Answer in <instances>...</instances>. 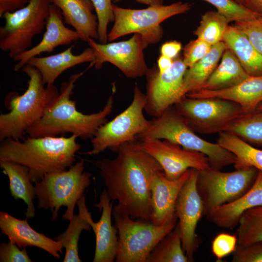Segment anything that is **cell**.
<instances>
[{"label": "cell", "instance_id": "6da1fadb", "mask_svg": "<svg viewBox=\"0 0 262 262\" xmlns=\"http://www.w3.org/2000/svg\"><path fill=\"white\" fill-rule=\"evenodd\" d=\"M113 159L95 162L112 201L113 211L133 219L151 221V191L155 176L163 171L136 137L121 145Z\"/></svg>", "mask_w": 262, "mask_h": 262}, {"label": "cell", "instance_id": "7a4b0ae2", "mask_svg": "<svg viewBox=\"0 0 262 262\" xmlns=\"http://www.w3.org/2000/svg\"><path fill=\"white\" fill-rule=\"evenodd\" d=\"M83 72L71 75L61 85L59 93L50 103L41 118L26 133L32 137L59 136L66 133L82 139H92L99 128L107 122L114 106L115 87L103 109L97 113L84 114L79 111L71 99L75 83Z\"/></svg>", "mask_w": 262, "mask_h": 262}, {"label": "cell", "instance_id": "3957f363", "mask_svg": "<svg viewBox=\"0 0 262 262\" xmlns=\"http://www.w3.org/2000/svg\"><path fill=\"white\" fill-rule=\"evenodd\" d=\"M77 136H44L26 139L12 138L0 141V161L15 162L27 166L31 180L35 183L45 175L66 170L76 161L81 146Z\"/></svg>", "mask_w": 262, "mask_h": 262}, {"label": "cell", "instance_id": "277c9868", "mask_svg": "<svg viewBox=\"0 0 262 262\" xmlns=\"http://www.w3.org/2000/svg\"><path fill=\"white\" fill-rule=\"evenodd\" d=\"M28 77V87L22 95L10 92L4 104L9 112L0 115V140L21 139L27 130L38 121L59 91L54 85L43 82L38 70L30 65L21 69Z\"/></svg>", "mask_w": 262, "mask_h": 262}, {"label": "cell", "instance_id": "5b68a950", "mask_svg": "<svg viewBox=\"0 0 262 262\" xmlns=\"http://www.w3.org/2000/svg\"><path fill=\"white\" fill-rule=\"evenodd\" d=\"M140 141L166 139L190 150L199 152L208 159L211 167L220 170L234 164L235 156L217 143L198 136L186 124L174 105L150 120L147 128L137 136Z\"/></svg>", "mask_w": 262, "mask_h": 262}, {"label": "cell", "instance_id": "8992f818", "mask_svg": "<svg viewBox=\"0 0 262 262\" xmlns=\"http://www.w3.org/2000/svg\"><path fill=\"white\" fill-rule=\"evenodd\" d=\"M91 177V174L84 171L83 160L66 170L45 175L40 180L34 183L38 208L50 210L54 221L60 208L65 206L66 210L62 217L69 221L74 214L78 201L90 185Z\"/></svg>", "mask_w": 262, "mask_h": 262}, {"label": "cell", "instance_id": "52a82bcc", "mask_svg": "<svg viewBox=\"0 0 262 262\" xmlns=\"http://www.w3.org/2000/svg\"><path fill=\"white\" fill-rule=\"evenodd\" d=\"M51 0H31L24 7L5 13L0 27V49L14 59L30 49L33 37L46 28Z\"/></svg>", "mask_w": 262, "mask_h": 262}, {"label": "cell", "instance_id": "ba28073f", "mask_svg": "<svg viewBox=\"0 0 262 262\" xmlns=\"http://www.w3.org/2000/svg\"><path fill=\"white\" fill-rule=\"evenodd\" d=\"M113 215L118 234L116 262H146L155 246L177 224L175 221L158 226L115 211Z\"/></svg>", "mask_w": 262, "mask_h": 262}, {"label": "cell", "instance_id": "9c48e42d", "mask_svg": "<svg viewBox=\"0 0 262 262\" xmlns=\"http://www.w3.org/2000/svg\"><path fill=\"white\" fill-rule=\"evenodd\" d=\"M146 102V95L136 84L130 105L99 128L91 139L92 149L84 154L95 155L107 149L116 152L121 145L137 137L150 123L144 115Z\"/></svg>", "mask_w": 262, "mask_h": 262}, {"label": "cell", "instance_id": "30bf717a", "mask_svg": "<svg viewBox=\"0 0 262 262\" xmlns=\"http://www.w3.org/2000/svg\"><path fill=\"white\" fill-rule=\"evenodd\" d=\"M174 106L194 131L203 134L227 131L243 113L238 104L219 98H192L185 95Z\"/></svg>", "mask_w": 262, "mask_h": 262}, {"label": "cell", "instance_id": "8fae6325", "mask_svg": "<svg viewBox=\"0 0 262 262\" xmlns=\"http://www.w3.org/2000/svg\"><path fill=\"white\" fill-rule=\"evenodd\" d=\"M258 172L252 167L230 172L211 166L198 170L196 187L203 203L204 214L246 193L252 185Z\"/></svg>", "mask_w": 262, "mask_h": 262}, {"label": "cell", "instance_id": "7c38bea8", "mask_svg": "<svg viewBox=\"0 0 262 262\" xmlns=\"http://www.w3.org/2000/svg\"><path fill=\"white\" fill-rule=\"evenodd\" d=\"M87 42L95 55V60L90 66H94L96 68L100 69L103 63L109 62L128 78H135L146 75L148 68L143 50L150 44L141 33H134L129 40L120 42L101 44L89 38Z\"/></svg>", "mask_w": 262, "mask_h": 262}, {"label": "cell", "instance_id": "4fadbf2b", "mask_svg": "<svg viewBox=\"0 0 262 262\" xmlns=\"http://www.w3.org/2000/svg\"><path fill=\"white\" fill-rule=\"evenodd\" d=\"M183 59L177 58L166 72L160 73L158 67L148 69L146 74L147 93L145 111L156 117L166 109L179 102L185 96L183 78L187 69Z\"/></svg>", "mask_w": 262, "mask_h": 262}, {"label": "cell", "instance_id": "5bb4252c", "mask_svg": "<svg viewBox=\"0 0 262 262\" xmlns=\"http://www.w3.org/2000/svg\"><path fill=\"white\" fill-rule=\"evenodd\" d=\"M191 5L176 2L167 5L149 6L141 9L121 8L113 5L114 24L108 33V41H113L131 33H143L155 30L165 19L189 11Z\"/></svg>", "mask_w": 262, "mask_h": 262}, {"label": "cell", "instance_id": "9a60e30c", "mask_svg": "<svg viewBox=\"0 0 262 262\" xmlns=\"http://www.w3.org/2000/svg\"><path fill=\"white\" fill-rule=\"evenodd\" d=\"M198 171L191 168L190 176L179 195L175 205L182 245L188 262L194 261L195 253L201 243L196 229L204 213L203 203L196 187Z\"/></svg>", "mask_w": 262, "mask_h": 262}, {"label": "cell", "instance_id": "2e32d148", "mask_svg": "<svg viewBox=\"0 0 262 262\" xmlns=\"http://www.w3.org/2000/svg\"><path fill=\"white\" fill-rule=\"evenodd\" d=\"M141 142L144 150L159 163L165 176L170 180L178 179L189 169L201 170L210 166L204 154L168 140L153 139Z\"/></svg>", "mask_w": 262, "mask_h": 262}, {"label": "cell", "instance_id": "e0dca14e", "mask_svg": "<svg viewBox=\"0 0 262 262\" xmlns=\"http://www.w3.org/2000/svg\"><path fill=\"white\" fill-rule=\"evenodd\" d=\"M191 169L175 180L166 178L164 172L158 173L153 180L151 191V222L163 226L178 219L175 205L179 195L190 174Z\"/></svg>", "mask_w": 262, "mask_h": 262}, {"label": "cell", "instance_id": "ac0fdd59", "mask_svg": "<svg viewBox=\"0 0 262 262\" xmlns=\"http://www.w3.org/2000/svg\"><path fill=\"white\" fill-rule=\"evenodd\" d=\"M63 20L60 9L51 3L46 25V31L42 40L36 46L13 59L17 62L14 67L15 71L21 70L33 57L42 53L51 52L58 46L68 45L81 39L80 35L75 30L65 25Z\"/></svg>", "mask_w": 262, "mask_h": 262}, {"label": "cell", "instance_id": "d6986e66", "mask_svg": "<svg viewBox=\"0 0 262 262\" xmlns=\"http://www.w3.org/2000/svg\"><path fill=\"white\" fill-rule=\"evenodd\" d=\"M106 189L101 193L99 202L95 204L101 215L97 222H94L91 213L87 219L96 237V247L93 262H113L116 258L118 250V230L112 224L113 203Z\"/></svg>", "mask_w": 262, "mask_h": 262}, {"label": "cell", "instance_id": "ffe728a7", "mask_svg": "<svg viewBox=\"0 0 262 262\" xmlns=\"http://www.w3.org/2000/svg\"><path fill=\"white\" fill-rule=\"evenodd\" d=\"M0 228L2 233L20 248L37 247L57 259L60 257L59 253H62L64 247L60 242L34 230L28 224L27 218L20 220L6 212H0Z\"/></svg>", "mask_w": 262, "mask_h": 262}, {"label": "cell", "instance_id": "44dd1931", "mask_svg": "<svg viewBox=\"0 0 262 262\" xmlns=\"http://www.w3.org/2000/svg\"><path fill=\"white\" fill-rule=\"evenodd\" d=\"M192 98H219L233 101L243 113L253 112L262 102V76H249L238 84L218 90L200 89L186 95Z\"/></svg>", "mask_w": 262, "mask_h": 262}, {"label": "cell", "instance_id": "7402d4cb", "mask_svg": "<svg viewBox=\"0 0 262 262\" xmlns=\"http://www.w3.org/2000/svg\"><path fill=\"white\" fill-rule=\"evenodd\" d=\"M262 204V172L258 171L249 189L237 199L210 211L206 215L217 227L233 229L244 212Z\"/></svg>", "mask_w": 262, "mask_h": 262}, {"label": "cell", "instance_id": "603a6c76", "mask_svg": "<svg viewBox=\"0 0 262 262\" xmlns=\"http://www.w3.org/2000/svg\"><path fill=\"white\" fill-rule=\"evenodd\" d=\"M73 47L74 45H72L60 53L50 56L33 57L27 64L38 70L45 85H52L57 78L67 69L83 63L91 64L95 60L94 51L90 47L78 55L73 53Z\"/></svg>", "mask_w": 262, "mask_h": 262}, {"label": "cell", "instance_id": "cb8c5ba5", "mask_svg": "<svg viewBox=\"0 0 262 262\" xmlns=\"http://www.w3.org/2000/svg\"><path fill=\"white\" fill-rule=\"evenodd\" d=\"M62 12L65 22L71 26L87 42L89 38H98V21L93 13L94 7L91 0H51Z\"/></svg>", "mask_w": 262, "mask_h": 262}, {"label": "cell", "instance_id": "d4e9b609", "mask_svg": "<svg viewBox=\"0 0 262 262\" xmlns=\"http://www.w3.org/2000/svg\"><path fill=\"white\" fill-rule=\"evenodd\" d=\"M222 41L249 76H262V55L243 33L229 25Z\"/></svg>", "mask_w": 262, "mask_h": 262}, {"label": "cell", "instance_id": "484cf974", "mask_svg": "<svg viewBox=\"0 0 262 262\" xmlns=\"http://www.w3.org/2000/svg\"><path fill=\"white\" fill-rule=\"evenodd\" d=\"M0 167L9 180V190L11 196L16 200L24 201L27 206L26 218L35 215L33 200L36 196L34 186L31 180L29 168L23 165L13 162L0 161Z\"/></svg>", "mask_w": 262, "mask_h": 262}, {"label": "cell", "instance_id": "4316f807", "mask_svg": "<svg viewBox=\"0 0 262 262\" xmlns=\"http://www.w3.org/2000/svg\"><path fill=\"white\" fill-rule=\"evenodd\" d=\"M249 76L234 53L227 48L221 57L220 64L200 89H226L238 84Z\"/></svg>", "mask_w": 262, "mask_h": 262}, {"label": "cell", "instance_id": "83f0119b", "mask_svg": "<svg viewBox=\"0 0 262 262\" xmlns=\"http://www.w3.org/2000/svg\"><path fill=\"white\" fill-rule=\"evenodd\" d=\"M227 46L223 41L212 46L209 52L187 69L183 78L185 95L200 89L218 65Z\"/></svg>", "mask_w": 262, "mask_h": 262}, {"label": "cell", "instance_id": "f1b7e54d", "mask_svg": "<svg viewBox=\"0 0 262 262\" xmlns=\"http://www.w3.org/2000/svg\"><path fill=\"white\" fill-rule=\"evenodd\" d=\"M79 214H74L69 221L67 229L54 237V240L60 242L65 248L66 254L64 262H81L78 254V242L82 230L89 231L91 226L87 219L89 213L85 204L84 196L77 202Z\"/></svg>", "mask_w": 262, "mask_h": 262}, {"label": "cell", "instance_id": "f546056e", "mask_svg": "<svg viewBox=\"0 0 262 262\" xmlns=\"http://www.w3.org/2000/svg\"><path fill=\"white\" fill-rule=\"evenodd\" d=\"M217 143L234 155L236 170L252 167L262 172V149L228 131L219 133Z\"/></svg>", "mask_w": 262, "mask_h": 262}, {"label": "cell", "instance_id": "4dcf8cb0", "mask_svg": "<svg viewBox=\"0 0 262 262\" xmlns=\"http://www.w3.org/2000/svg\"><path fill=\"white\" fill-rule=\"evenodd\" d=\"M178 223L155 246L146 262H187Z\"/></svg>", "mask_w": 262, "mask_h": 262}, {"label": "cell", "instance_id": "1f68e13d", "mask_svg": "<svg viewBox=\"0 0 262 262\" xmlns=\"http://www.w3.org/2000/svg\"><path fill=\"white\" fill-rule=\"evenodd\" d=\"M226 131L247 143L262 146V110L243 113Z\"/></svg>", "mask_w": 262, "mask_h": 262}, {"label": "cell", "instance_id": "d6a6232c", "mask_svg": "<svg viewBox=\"0 0 262 262\" xmlns=\"http://www.w3.org/2000/svg\"><path fill=\"white\" fill-rule=\"evenodd\" d=\"M237 245H247L262 241V204L241 215L236 231Z\"/></svg>", "mask_w": 262, "mask_h": 262}, {"label": "cell", "instance_id": "836d02e7", "mask_svg": "<svg viewBox=\"0 0 262 262\" xmlns=\"http://www.w3.org/2000/svg\"><path fill=\"white\" fill-rule=\"evenodd\" d=\"M229 22L217 11H209L202 16L199 26L194 33L197 38L213 46L222 41Z\"/></svg>", "mask_w": 262, "mask_h": 262}, {"label": "cell", "instance_id": "e575fe53", "mask_svg": "<svg viewBox=\"0 0 262 262\" xmlns=\"http://www.w3.org/2000/svg\"><path fill=\"white\" fill-rule=\"evenodd\" d=\"M201 0L207 2L214 6L217 11L224 16L229 22L241 21L261 16L235 0Z\"/></svg>", "mask_w": 262, "mask_h": 262}, {"label": "cell", "instance_id": "d590c367", "mask_svg": "<svg viewBox=\"0 0 262 262\" xmlns=\"http://www.w3.org/2000/svg\"><path fill=\"white\" fill-rule=\"evenodd\" d=\"M91 0L94 7L98 21V40L101 44H106L108 41V24L115 20L112 0Z\"/></svg>", "mask_w": 262, "mask_h": 262}, {"label": "cell", "instance_id": "8d00e7d4", "mask_svg": "<svg viewBox=\"0 0 262 262\" xmlns=\"http://www.w3.org/2000/svg\"><path fill=\"white\" fill-rule=\"evenodd\" d=\"M234 26L247 37L262 55V16L235 22Z\"/></svg>", "mask_w": 262, "mask_h": 262}, {"label": "cell", "instance_id": "74e56055", "mask_svg": "<svg viewBox=\"0 0 262 262\" xmlns=\"http://www.w3.org/2000/svg\"><path fill=\"white\" fill-rule=\"evenodd\" d=\"M237 246L236 235L226 232L218 234L212 243V251L217 260H221L232 253Z\"/></svg>", "mask_w": 262, "mask_h": 262}, {"label": "cell", "instance_id": "f35d334b", "mask_svg": "<svg viewBox=\"0 0 262 262\" xmlns=\"http://www.w3.org/2000/svg\"><path fill=\"white\" fill-rule=\"evenodd\" d=\"M211 47V45L198 38L191 40L183 49L184 63L188 67H191L205 56Z\"/></svg>", "mask_w": 262, "mask_h": 262}, {"label": "cell", "instance_id": "ab89813d", "mask_svg": "<svg viewBox=\"0 0 262 262\" xmlns=\"http://www.w3.org/2000/svg\"><path fill=\"white\" fill-rule=\"evenodd\" d=\"M232 262H262V241L247 245H237Z\"/></svg>", "mask_w": 262, "mask_h": 262}, {"label": "cell", "instance_id": "60d3db41", "mask_svg": "<svg viewBox=\"0 0 262 262\" xmlns=\"http://www.w3.org/2000/svg\"><path fill=\"white\" fill-rule=\"evenodd\" d=\"M0 262H31L26 248H20L15 243L9 241L0 245Z\"/></svg>", "mask_w": 262, "mask_h": 262}, {"label": "cell", "instance_id": "b9f144b4", "mask_svg": "<svg viewBox=\"0 0 262 262\" xmlns=\"http://www.w3.org/2000/svg\"><path fill=\"white\" fill-rule=\"evenodd\" d=\"M31 0H0V17L7 12H12L26 5Z\"/></svg>", "mask_w": 262, "mask_h": 262}, {"label": "cell", "instance_id": "7bdbcfd3", "mask_svg": "<svg viewBox=\"0 0 262 262\" xmlns=\"http://www.w3.org/2000/svg\"><path fill=\"white\" fill-rule=\"evenodd\" d=\"M181 49V44L176 40L164 43L161 48V55L172 59L175 58Z\"/></svg>", "mask_w": 262, "mask_h": 262}, {"label": "cell", "instance_id": "ee69618b", "mask_svg": "<svg viewBox=\"0 0 262 262\" xmlns=\"http://www.w3.org/2000/svg\"><path fill=\"white\" fill-rule=\"evenodd\" d=\"M173 61L169 57L161 55L157 61L159 72L162 74L167 71L172 66Z\"/></svg>", "mask_w": 262, "mask_h": 262}, {"label": "cell", "instance_id": "f6af8a7d", "mask_svg": "<svg viewBox=\"0 0 262 262\" xmlns=\"http://www.w3.org/2000/svg\"><path fill=\"white\" fill-rule=\"evenodd\" d=\"M245 6L250 10L262 16V0H246Z\"/></svg>", "mask_w": 262, "mask_h": 262}, {"label": "cell", "instance_id": "bcb514c9", "mask_svg": "<svg viewBox=\"0 0 262 262\" xmlns=\"http://www.w3.org/2000/svg\"><path fill=\"white\" fill-rule=\"evenodd\" d=\"M120 0H115L116 1H119ZM137 2L147 5L148 6H157L163 5V0H135Z\"/></svg>", "mask_w": 262, "mask_h": 262}, {"label": "cell", "instance_id": "7dc6e473", "mask_svg": "<svg viewBox=\"0 0 262 262\" xmlns=\"http://www.w3.org/2000/svg\"><path fill=\"white\" fill-rule=\"evenodd\" d=\"M237 2L243 4V5H245V1L246 0H235Z\"/></svg>", "mask_w": 262, "mask_h": 262}, {"label": "cell", "instance_id": "c3c4849f", "mask_svg": "<svg viewBox=\"0 0 262 262\" xmlns=\"http://www.w3.org/2000/svg\"><path fill=\"white\" fill-rule=\"evenodd\" d=\"M257 110H262V102L261 103L257 108Z\"/></svg>", "mask_w": 262, "mask_h": 262}]
</instances>
